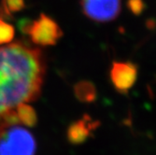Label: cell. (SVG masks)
Here are the masks:
<instances>
[{"label":"cell","mask_w":156,"mask_h":155,"mask_svg":"<svg viewBox=\"0 0 156 155\" xmlns=\"http://www.w3.org/2000/svg\"><path fill=\"white\" fill-rule=\"evenodd\" d=\"M46 64L43 52L22 42L0 47V135L16 124L15 108L37 99Z\"/></svg>","instance_id":"cell-1"},{"label":"cell","mask_w":156,"mask_h":155,"mask_svg":"<svg viewBox=\"0 0 156 155\" xmlns=\"http://www.w3.org/2000/svg\"><path fill=\"white\" fill-rule=\"evenodd\" d=\"M37 143L33 135L13 124L0 135V155H35Z\"/></svg>","instance_id":"cell-2"},{"label":"cell","mask_w":156,"mask_h":155,"mask_svg":"<svg viewBox=\"0 0 156 155\" xmlns=\"http://www.w3.org/2000/svg\"><path fill=\"white\" fill-rule=\"evenodd\" d=\"M35 45L53 46L62 38L63 30L52 18L41 13L35 21H30L24 31Z\"/></svg>","instance_id":"cell-3"},{"label":"cell","mask_w":156,"mask_h":155,"mask_svg":"<svg viewBox=\"0 0 156 155\" xmlns=\"http://www.w3.org/2000/svg\"><path fill=\"white\" fill-rule=\"evenodd\" d=\"M80 3L84 15L97 23L115 20L122 11V0H80Z\"/></svg>","instance_id":"cell-4"},{"label":"cell","mask_w":156,"mask_h":155,"mask_svg":"<svg viewBox=\"0 0 156 155\" xmlns=\"http://www.w3.org/2000/svg\"><path fill=\"white\" fill-rule=\"evenodd\" d=\"M138 67L130 61H113L109 70V78L115 91L121 94L128 93L137 79Z\"/></svg>","instance_id":"cell-5"},{"label":"cell","mask_w":156,"mask_h":155,"mask_svg":"<svg viewBox=\"0 0 156 155\" xmlns=\"http://www.w3.org/2000/svg\"><path fill=\"white\" fill-rule=\"evenodd\" d=\"M98 121H94L89 115L85 114L81 119L69 124L66 131L68 142L72 145L84 143L92 136L93 131L98 128Z\"/></svg>","instance_id":"cell-6"},{"label":"cell","mask_w":156,"mask_h":155,"mask_svg":"<svg viewBox=\"0 0 156 155\" xmlns=\"http://www.w3.org/2000/svg\"><path fill=\"white\" fill-rule=\"evenodd\" d=\"M74 94L80 102L91 104L96 100L97 90L92 81L80 80L74 85Z\"/></svg>","instance_id":"cell-7"},{"label":"cell","mask_w":156,"mask_h":155,"mask_svg":"<svg viewBox=\"0 0 156 155\" xmlns=\"http://www.w3.org/2000/svg\"><path fill=\"white\" fill-rule=\"evenodd\" d=\"M16 116L18 122L23 123L28 127H34L37 123V115L36 110L27 103L20 104L16 108Z\"/></svg>","instance_id":"cell-8"},{"label":"cell","mask_w":156,"mask_h":155,"mask_svg":"<svg viewBox=\"0 0 156 155\" xmlns=\"http://www.w3.org/2000/svg\"><path fill=\"white\" fill-rule=\"evenodd\" d=\"M25 8L24 0H1V17L9 19L12 17L13 13L19 12Z\"/></svg>","instance_id":"cell-9"},{"label":"cell","mask_w":156,"mask_h":155,"mask_svg":"<svg viewBox=\"0 0 156 155\" xmlns=\"http://www.w3.org/2000/svg\"><path fill=\"white\" fill-rule=\"evenodd\" d=\"M14 35H15L14 27L0 18V46L9 44L14 38Z\"/></svg>","instance_id":"cell-10"},{"label":"cell","mask_w":156,"mask_h":155,"mask_svg":"<svg viewBox=\"0 0 156 155\" xmlns=\"http://www.w3.org/2000/svg\"><path fill=\"white\" fill-rule=\"evenodd\" d=\"M126 6L135 16H140L146 9L144 0H127Z\"/></svg>","instance_id":"cell-11"},{"label":"cell","mask_w":156,"mask_h":155,"mask_svg":"<svg viewBox=\"0 0 156 155\" xmlns=\"http://www.w3.org/2000/svg\"><path fill=\"white\" fill-rule=\"evenodd\" d=\"M146 24H147V27L149 28V29H154L155 26H156V23L152 19L151 20H148Z\"/></svg>","instance_id":"cell-12"}]
</instances>
